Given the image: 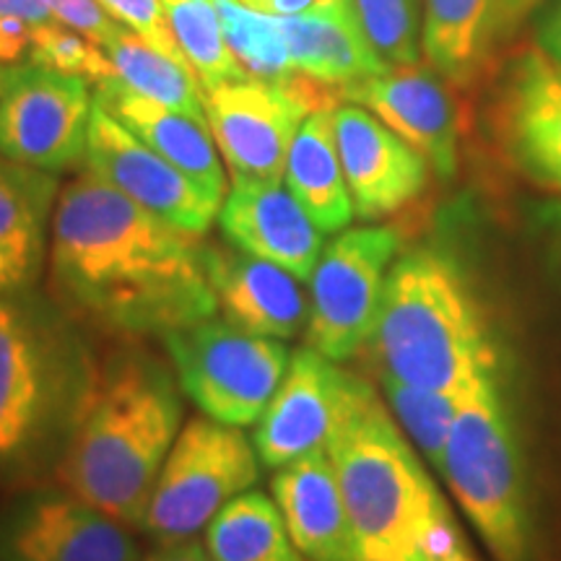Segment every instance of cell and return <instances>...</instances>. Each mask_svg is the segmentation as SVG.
<instances>
[{
    "label": "cell",
    "mask_w": 561,
    "mask_h": 561,
    "mask_svg": "<svg viewBox=\"0 0 561 561\" xmlns=\"http://www.w3.org/2000/svg\"><path fill=\"white\" fill-rule=\"evenodd\" d=\"M377 380H380L382 398L398 426L411 439L421 458L439 473L462 398L419 388V385L398 380L388 371H377Z\"/></svg>",
    "instance_id": "cell-30"
},
{
    "label": "cell",
    "mask_w": 561,
    "mask_h": 561,
    "mask_svg": "<svg viewBox=\"0 0 561 561\" xmlns=\"http://www.w3.org/2000/svg\"><path fill=\"white\" fill-rule=\"evenodd\" d=\"M182 430L178 382L149 356H117L91 377L58 462L60 489L138 528Z\"/></svg>",
    "instance_id": "cell-2"
},
{
    "label": "cell",
    "mask_w": 561,
    "mask_h": 561,
    "mask_svg": "<svg viewBox=\"0 0 561 561\" xmlns=\"http://www.w3.org/2000/svg\"><path fill=\"white\" fill-rule=\"evenodd\" d=\"M325 447L362 561H419L450 507L375 385L341 367Z\"/></svg>",
    "instance_id": "cell-3"
},
{
    "label": "cell",
    "mask_w": 561,
    "mask_h": 561,
    "mask_svg": "<svg viewBox=\"0 0 561 561\" xmlns=\"http://www.w3.org/2000/svg\"><path fill=\"white\" fill-rule=\"evenodd\" d=\"M94 100L107 107L125 128L149 144L159 157L191 178L208 198H227V167L219 159V146L210 136L208 123L193 121L178 110L146 100L121 81H104L94 89Z\"/></svg>",
    "instance_id": "cell-22"
},
{
    "label": "cell",
    "mask_w": 561,
    "mask_h": 561,
    "mask_svg": "<svg viewBox=\"0 0 561 561\" xmlns=\"http://www.w3.org/2000/svg\"><path fill=\"white\" fill-rule=\"evenodd\" d=\"M161 341L185 396L208 419L240 430L257 424L291 362L286 341L242 331L219 314L164 333Z\"/></svg>",
    "instance_id": "cell-7"
},
{
    "label": "cell",
    "mask_w": 561,
    "mask_h": 561,
    "mask_svg": "<svg viewBox=\"0 0 561 561\" xmlns=\"http://www.w3.org/2000/svg\"><path fill=\"white\" fill-rule=\"evenodd\" d=\"M369 45L388 66H416L421 60L419 0H351Z\"/></svg>",
    "instance_id": "cell-31"
},
{
    "label": "cell",
    "mask_w": 561,
    "mask_h": 561,
    "mask_svg": "<svg viewBox=\"0 0 561 561\" xmlns=\"http://www.w3.org/2000/svg\"><path fill=\"white\" fill-rule=\"evenodd\" d=\"M42 3L47 5L55 21L83 34L100 47L107 45L112 34L123 26L102 9L100 0H42Z\"/></svg>",
    "instance_id": "cell-35"
},
{
    "label": "cell",
    "mask_w": 561,
    "mask_h": 561,
    "mask_svg": "<svg viewBox=\"0 0 561 561\" xmlns=\"http://www.w3.org/2000/svg\"><path fill=\"white\" fill-rule=\"evenodd\" d=\"M83 164L140 208L187 234H208L210 224L219 219L221 203L208 198L191 178L159 157L96 100Z\"/></svg>",
    "instance_id": "cell-12"
},
{
    "label": "cell",
    "mask_w": 561,
    "mask_h": 561,
    "mask_svg": "<svg viewBox=\"0 0 561 561\" xmlns=\"http://www.w3.org/2000/svg\"><path fill=\"white\" fill-rule=\"evenodd\" d=\"M53 21L42 0H0V66L26 60L34 34Z\"/></svg>",
    "instance_id": "cell-33"
},
{
    "label": "cell",
    "mask_w": 561,
    "mask_h": 561,
    "mask_svg": "<svg viewBox=\"0 0 561 561\" xmlns=\"http://www.w3.org/2000/svg\"><path fill=\"white\" fill-rule=\"evenodd\" d=\"M341 102L367 107L430 161L437 178L450 180L460 157V110L453 87L434 68L388 66L382 73L351 83Z\"/></svg>",
    "instance_id": "cell-15"
},
{
    "label": "cell",
    "mask_w": 561,
    "mask_h": 561,
    "mask_svg": "<svg viewBox=\"0 0 561 561\" xmlns=\"http://www.w3.org/2000/svg\"><path fill=\"white\" fill-rule=\"evenodd\" d=\"M530 3H533V5H536V3H538V0H530Z\"/></svg>",
    "instance_id": "cell-40"
},
{
    "label": "cell",
    "mask_w": 561,
    "mask_h": 561,
    "mask_svg": "<svg viewBox=\"0 0 561 561\" xmlns=\"http://www.w3.org/2000/svg\"><path fill=\"white\" fill-rule=\"evenodd\" d=\"M335 146L356 216L377 221L411 206L430 185V161L354 102L333 107Z\"/></svg>",
    "instance_id": "cell-16"
},
{
    "label": "cell",
    "mask_w": 561,
    "mask_h": 561,
    "mask_svg": "<svg viewBox=\"0 0 561 561\" xmlns=\"http://www.w3.org/2000/svg\"><path fill=\"white\" fill-rule=\"evenodd\" d=\"M214 5L229 50L248 79L276 87H291L299 79L276 16L252 11L240 0H214Z\"/></svg>",
    "instance_id": "cell-28"
},
{
    "label": "cell",
    "mask_w": 561,
    "mask_h": 561,
    "mask_svg": "<svg viewBox=\"0 0 561 561\" xmlns=\"http://www.w3.org/2000/svg\"><path fill=\"white\" fill-rule=\"evenodd\" d=\"M91 83L32 62L5 68L0 94V157L60 172L87 157Z\"/></svg>",
    "instance_id": "cell-10"
},
{
    "label": "cell",
    "mask_w": 561,
    "mask_h": 561,
    "mask_svg": "<svg viewBox=\"0 0 561 561\" xmlns=\"http://www.w3.org/2000/svg\"><path fill=\"white\" fill-rule=\"evenodd\" d=\"M201 248L83 170L55 203L50 280L68 310L104 331L161 339L219 312Z\"/></svg>",
    "instance_id": "cell-1"
},
{
    "label": "cell",
    "mask_w": 561,
    "mask_h": 561,
    "mask_svg": "<svg viewBox=\"0 0 561 561\" xmlns=\"http://www.w3.org/2000/svg\"><path fill=\"white\" fill-rule=\"evenodd\" d=\"M367 346L377 371L466 398L500 377V354L453 257L405 250L392 263Z\"/></svg>",
    "instance_id": "cell-4"
},
{
    "label": "cell",
    "mask_w": 561,
    "mask_h": 561,
    "mask_svg": "<svg viewBox=\"0 0 561 561\" xmlns=\"http://www.w3.org/2000/svg\"><path fill=\"white\" fill-rule=\"evenodd\" d=\"M138 561H216L210 557L206 541L198 538H187V541H174V543H157V549Z\"/></svg>",
    "instance_id": "cell-37"
},
{
    "label": "cell",
    "mask_w": 561,
    "mask_h": 561,
    "mask_svg": "<svg viewBox=\"0 0 561 561\" xmlns=\"http://www.w3.org/2000/svg\"><path fill=\"white\" fill-rule=\"evenodd\" d=\"M536 39L538 50H541L561 73V0H553L551 5L543 9L536 26Z\"/></svg>",
    "instance_id": "cell-36"
},
{
    "label": "cell",
    "mask_w": 561,
    "mask_h": 561,
    "mask_svg": "<svg viewBox=\"0 0 561 561\" xmlns=\"http://www.w3.org/2000/svg\"><path fill=\"white\" fill-rule=\"evenodd\" d=\"M491 133L525 180L561 195V73L538 47H525L502 68Z\"/></svg>",
    "instance_id": "cell-13"
},
{
    "label": "cell",
    "mask_w": 561,
    "mask_h": 561,
    "mask_svg": "<svg viewBox=\"0 0 561 561\" xmlns=\"http://www.w3.org/2000/svg\"><path fill=\"white\" fill-rule=\"evenodd\" d=\"M439 476L491 557L533 561L528 483L500 377L462 398Z\"/></svg>",
    "instance_id": "cell-5"
},
{
    "label": "cell",
    "mask_w": 561,
    "mask_h": 561,
    "mask_svg": "<svg viewBox=\"0 0 561 561\" xmlns=\"http://www.w3.org/2000/svg\"><path fill=\"white\" fill-rule=\"evenodd\" d=\"M276 19L294 70L333 89L339 96L351 83H359L388 68V62L369 45L351 9V0H341L331 9Z\"/></svg>",
    "instance_id": "cell-23"
},
{
    "label": "cell",
    "mask_w": 561,
    "mask_h": 561,
    "mask_svg": "<svg viewBox=\"0 0 561 561\" xmlns=\"http://www.w3.org/2000/svg\"><path fill=\"white\" fill-rule=\"evenodd\" d=\"M102 50L110 58L123 87L146 96V100L178 110L193 121L208 123L206 107H203V87L185 60L157 50L125 26L112 34V39Z\"/></svg>",
    "instance_id": "cell-26"
},
{
    "label": "cell",
    "mask_w": 561,
    "mask_h": 561,
    "mask_svg": "<svg viewBox=\"0 0 561 561\" xmlns=\"http://www.w3.org/2000/svg\"><path fill=\"white\" fill-rule=\"evenodd\" d=\"M339 364L310 346L291 351L289 369L252 432L263 468L278 471L299 455L325 445L333 421Z\"/></svg>",
    "instance_id": "cell-21"
},
{
    "label": "cell",
    "mask_w": 561,
    "mask_h": 561,
    "mask_svg": "<svg viewBox=\"0 0 561 561\" xmlns=\"http://www.w3.org/2000/svg\"><path fill=\"white\" fill-rule=\"evenodd\" d=\"M261 458L240 426L195 416L174 439L138 528L157 543L195 538L261 479Z\"/></svg>",
    "instance_id": "cell-6"
},
{
    "label": "cell",
    "mask_w": 561,
    "mask_h": 561,
    "mask_svg": "<svg viewBox=\"0 0 561 561\" xmlns=\"http://www.w3.org/2000/svg\"><path fill=\"white\" fill-rule=\"evenodd\" d=\"M50 343L21 291L0 294V473L32 460L53 411Z\"/></svg>",
    "instance_id": "cell-14"
},
{
    "label": "cell",
    "mask_w": 561,
    "mask_h": 561,
    "mask_svg": "<svg viewBox=\"0 0 561 561\" xmlns=\"http://www.w3.org/2000/svg\"><path fill=\"white\" fill-rule=\"evenodd\" d=\"M341 96L299 76L291 87L255 79L203 89L206 121L231 182H280L291 140L314 110L335 107Z\"/></svg>",
    "instance_id": "cell-9"
},
{
    "label": "cell",
    "mask_w": 561,
    "mask_h": 561,
    "mask_svg": "<svg viewBox=\"0 0 561 561\" xmlns=\"http://www.w3.org/2000/svg\"><path fill=\"white\" fill-rule=\"evenodd\" d=\"M128 525L70 491H26L0 502V561H138Z\"/></svg>",
    "instance_id": "cell-11"
},
{
    "label": "cell",
    "mask_w": 561,
    "mask_h": 561,
    "mask_svg": "<svg viewBox=\"0 0 561 561\" xmlns=\"http://www.w3.org/2000/svg\"><path fill=\"white\" fill-rule=\"evenodd\" d=\"M224 240L276 263L310 284L322 255V231L280 182H231L219 208Z\"/></svg>",
    "instance_id": "cell-18"
},
{
    "label": "cell",
    "mask_w": 561,
    "mask_h": 561,
    "mask_svg": "<svg viewBox=\"0 0 561 561\" xmlns=\"http://www.w3.org/2000/svg\"><path fill=\"white\" fill-rule=\"evenodd\" d=\"M530 9V0H424L421 50L453 89H471Z\"/></svg>",
    "instance_id": "cell-19"
},
{
    "label": "cell",
    "mask_w": 561,
    "mask_h": 561,
    "mask_svg": "<svg viewBox=\"0 0 561 561\" xmlns=\"http://www.w3.org/2000/svg\"><path fill=\"white\" fill-rule=\"evenodd\" d=\"M530 5H533V3H530Z\"/></svg>",
    "instance_id": "cell-41"
},
{
    "label": "cell",
    "mask_w": 561,
    "mask_h": 561,
    "mask_svg": "<svg viewBox=\"0 0 561 561\" xmlns=\"http://www.w3.org/2000/svg\"><path fill=\"white\" fill-rule=\"evenodd\" d=\"M5 68H9V66H0V94H3V83H5Z\"/></svg>",
    "instance_id": "cell-39"
},
{
    "label": "cell",
    "mask_w": 561,
    "mask_h": 561,
    "mask_svg": "<svg viewBox=\"0 0 561 561\" xmlns=\"http://www.w3.org/2000/svg\"><path fill=\"white\" fill-rule=\"evenodd\" d=\"M284 180L322 234L348 229L356 210L335 146L333 107L314 110L301 121L291 140Z\"/></svg>",
    "instance_id": "cell-25"
},
{
    "label": "cell",
    "mask_w": 561,
    "mask_h": 561,
    "mask_svg": "<svg viewBox=\"0 0 561 561\" xmlns=\"http://www.w3.org/2000/svg\"><path fill=\"white\" fill-rule=\"evenodd\" d=\"M167 24L203 89L248 79L224 37L214 0H159Z\"/></svg>",
    "instance_id": "cell-29"
},
{
    "label": "cell",
    "mask_w": 561,
    "mask_h": 561,
    "mask_svg": "<svg viewBox=\"0 0 561 561\" xmlns=\"http://www.w3.org/2000/svg\"><path fill=\"white\" fill-rule=\"evenodd\" d=\"M240 3L252 11L268 13V16H299V13L331 9L341 0H240Z\"/></svg>",
    "instance_id": "cell-38"
},
{
    "label": "cell",
    "mask_w": 561,
    "mask_h": 561,
    "mask_svg": "<svg viewBox=\"0 0 561 561\" xmlns=\"http://www.w3.org/2000/svg\"><path fill=\"white\" fill-rule=\"evenodd\" d=\"M58 195L53 172L0 157V294L30 286L45 255Z\"/></svg>",
    "instance_id": "cell-24"
},
{
    "label": "cell",
    "mask_w": 561,
    "mask_h": 561,
    "mask_svg": "<svg viewBox=\"0 0 561 561\" xmlns=\"http://www.w3.org/2000/svg\"><path fill=\"white\" fill-rule=\"evenodd\" d=\"M271 494L294 546L307 561H362L325 445L278 468L271 479Z\"/></svg>",
    "instance_id": "cell-20"
},
{
    "label": "cell",
    "mask_w": 561,
    "mask_h": 561,
    "mask_svg": "<svg viewBox=\"0 0 561 561\" xmlns=\"http://www.w3.org/2000/svg\"><path fill=\"white\" fill-rule=\"evenodd\" d=\"M24 62L58 70V73L66 76H79L94 89L104 81L117 79L115 68H112L110 58L100 45H94L89 37H83V34L55 19L39 26L37 34H34Z\"/></svg>",
    "instance_id": "cell-32"
},
{
    "label": "cell",
    "mask_w": 561,
    "mask_h": 561,
    "mask_svg": "<svg viewBox=\"0 0 561 561\" xmlns=\"http://www.w3.org/2000/svg\"><path fill=\"white\" fill-rule=\"evenodd\" d=\"M206 546L216 561H307L276 502L252 489L234 496L208 523Z\"/></svg>",
    "instance_id": "cell-27"
},
{
    "label": "cell",
    "mask_w": 561,
    "mask_h": 561,
    "mask_svg": "<svg viewBox=\"0 0 561 561\" xmlns=\"http://www.w3.org/2000/svg\"><path fill=\"white\" fill-rule=\"evenodd\" d=\"M201 255L224 320L276 341H291L305 331L310 294L297 276L229 242L203 244Z\"/></svg>",
    "instance_id": "cell-17"
},
{
    "label": "cell",
    "mask_w": 561,
    "mask_h": 561,
    "mask_svg": "<svg viewBox=\"0 0 561 561\" xmlns=\"http://www.w3.org/2000/svg\"><path fill=\"white\" fill-rule=\"evenodd\" d=\"M401 248V231L382 224L343 229L322 248L310 278L307 346L335 364L367 346Z\"/></svg>",
    "instance_id": "cell-8"
},
{
    "label": "cell",
    "mask_w": 561,
    "mask_h": 561,
    "mask_svg": "<svg viewBox=\"0 0 561 561\" xmlns=\"http://www.w3.org/2000/svg\"><path fill=\"white\" fill-rule=\"evenodd\" d=\"M100 5L112 19L121 21L125 30L136 32L140 39H146L157 50L172 55L178 60H185L170 24H167L159 0H100Z\"/></svg>",
    "instance_id": "cell-34"
}]
</instances>
